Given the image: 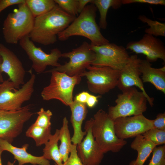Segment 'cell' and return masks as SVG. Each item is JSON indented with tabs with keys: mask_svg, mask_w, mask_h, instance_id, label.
<instances>
[{
	"mask_svg": "<svg viewBox=\"0 0 165 165\" xmlns=\"http://www.w3.org/2000/svg\"><path fill=\"white\" fill-rule=\"evenodd\" d=\"M76 17L66 13L57 4L49 12L35 18L30 39L44 46L55 43L57 35L65 29Z\"/></svg>",
	"mask_w": 165,
	"mask_h": 165,
	"instance_id": "6da1fadb",
	"label": "cell"
},
{
	"mask_svg": "<svg viewBox=\"0 0 165 165\" xmlns=\"http://www.w3.org/2000/svg\"><path fill=\"white\" fill-rule=\"evenodd\" d=\"M97 9L92 4L86 5L79 15L65 29L57 35L61 41H64L74 36L89 39L90 45L100 46L109 42L102 34L96 20Z\"/></svg>",
	"mask_w": 165,
	"mask_h": 165,
	"instance_id": "7a4b0ae2",
	"label": "cell"
},
{
	"mask_svg": "<svg viewBox=\"0 0 165 165\" xmlns=\"http://www.w3.org/2000/svg\"><path fill=\"white\" fill-rule=\"evenodd\" d=\"M35 19L25 2L18 5L17 8L9 13L3 22L2 33L5 42L16 44L29 35L33 28Z\"/></svg>",
	"mask_w": 165,
	"mask_h": 165,
	"instance_id": "3957f363",
	"label": "cell"
},
{
	"mask_svg": "<svg viewBox=\"0 0 165 165\" xmlns=\"http://www.w3.org/2000/svg\"><path fill=\"white\" fill-rule=\"evenodd\" d=\"M92 131L95 141L104 153L117 152L127 144L116 136L114 121L104 110H99L94 115Z\"/></svg>",
	"mask_w": 165,
	"mask_h": 165,
	"instance_id": "277c9868",
	"label": "cell"
},
{
	"mask_svg": "<svg viewBox=\"0 0 165 165\" xmlns=\"http://www.w3.org/2000/svg\"><path fill=\"white\" fill-rule=\"evenodd\" d=\"M122 91L115 101L116 105L108 108V114L112 120L143 114L146 111L148 101L142 92L134 86Z\"/></svg>",
	"mask_w": 165,
	"mask_h": 165,
	"instance_id": "5b68a950",
	"label": "cell"
},
{
	"mask_svg": "<svg viewBox=\"0 0 165 165\" xmlns=\"http://www.w3.org/2000/svg\"><path fill=\"white\" fill-rule=\"evenodd\" d=\"M50 83L44 87L41 93L43 100L57 99L66 106L73 102V93L75 86L81 81L79 75L70 76L64 72H51Z\"/></svg>",
	"mask_w": 165,
	"mask_h": 165,
	"instance_id": "8992f818",
	"label": "cell"
},
{
	"mask_svg": "<svg viewBox=\"0 0 165 165\" xmlns=\"http://www.w3.org/2000/svg\"><path fill=\"white\" fill-rule=\"evenodd\" d=\"M31 74L29 80L21 88L15 89L9 79L0 84V111H14L22 108L24 102L30 100L34 91L35 75Z\"/></svg>",
	"mask_w": 165,
	"mask_h": 165,
	"instance_id": "52a82bcc",
	"label": "cell"
},
{
	"mask_svg": "<svg viewBox=\"0 0 165 165\" xmlns=\"http://www.w3.org/2000/svg\"><path fill=\"white\" fill-rule=\"evenodd\" d=\"M62 57L68 58L69 61L44 72L51 73L57 71L64 72L70 76L79 75L88 66L91 65L95 59L96 54L92 49L90 44L84 41L71 51L62 53Z\"/></svg>",
	"mask_w": 165,
	"mask_h": 165,
	"instance_id": "ba28073f",
	"label": "cell"
},
{
	"mask_svg": "<svg viewBox=\"0 0 165 165\" xmlns=\"http://www.w3.org/2000/svg\"><path fill=\"white\" fill-rule=\"evenodd\" d=\"M79 75L86 76L89 90L92 93L103 95L117 86L119 70L108 67L88 66Z\"/></svg>",
	"mask_w": 165,
	"mask_h": 165,
	"instance_id": "9c48e42d",
	"label": "cell"
},
{
	"mask_svg": "<svg viewBox=\"0 0 165 165\" xmlns=\"http://www.w3.org/2000/svg\"><path fill=\"white\" fill-rule=\"evenodd\" d=\"M33 115L28 105L14 111H0V138L9 143L21 132L24 123Z\"/></svg>",
	"mask_w": 165,
	"mask_h": 165,
	"instance_id": "30bf717a",
	"label": "cell"
},
{
	"mask_svg": "<svg viewBox=\"0 0 165 165\" xmlns=\"http://www.w3.org/2000/svg\"><path fill=\"white\" fill-rule=\"evenodd\" d=\"M91 46L96 54L92 66L108 67L120 71L126 64L130 56L126 48L114 43L109 42L100 46Z\"/></svg>",
	"mask_w": 165,
	"mask_h": 165,
	"instance_id": "8fae6325",
	"label": "cell"
},
{
	"mask_svg": "<svg viewBox=\"0 0 165 165\" xmlns=\"http://www.w3.org/2000/svg\"><path fill=\"white\" fill-rule=\"evenodd\" d=\"M19 42L20 47L31 61L32 68L37 73L44 72L48 66L56 68L61 65L58 61L62 57V53L58 48L52 49L50 53H47L40 47L36 46L29 35L23 38Z\"/></svg>",
	"mask_w": 165,
	"mask_h": 165,
	"instance_id": "7c38bea8",
	"label": "cell"
},
{
	"mask_svg": "<svg viewBox=\"0 0 165 165\" xmlns=\"http://www.w3.org/2000/svg\"><path fill=\"white\" fill-rule=\"evenodd\" d=\"M153 121L143 114L118 118L114 120L115 132L121 139L135 137L153 128Z\"/></svg>",
	"mask_w": 165,
	"mask_h": 165,
	"instance_id": "4fadbf2b",
	"label": "cell"
},
{
	"mask_svg": "<svg viewBox=\"0 0 165 165\" xmlns=\"http://www.w3.org/2000/svg\"><path fill=\"white\" fill-rule=\"evenodd\" d=\"M141 59L136 55L130 56L125 66L120 70L117 86L121 91L128 88L136 86L140 89L144 94L150 105H154V99L147 93L140 75V64Z\"/></svg>",
	"mask_w": 165,
	"mask_h": 165,
	"instance_id": "5bb4252c",
	"label": "cell"
},
{
	"mask_svg": "<svg viewBox=\"0 0 165 165\" xmlns=\"http://www.w3.org/2000/svg\"><path fill=\"white\" fill-rule=\"evenodd\" d=\"M126 48L137 54L145 55L146 60L150 63L155 62L159 59L165 62L164 43L152 35L145 33L140 40L129 42Z\"/></svg>",
	"mask_w": 165,
	"mask_h": 165,
	"instance_id": "9a60e30c",
	"label": "cell"
},
{
	"mask_svg": "<svg viewBox=\"0 0 165 165\" xmlns=\"http://www.w3.org/2000/svg\"><path fill=\"white\" fill-rule=\"evenodd\" d=\"M93 118L86 121V137L77 145L78 155L84 165H99L104 153L95 140L92 131Z\"/></svg>",
	"mask_w": 165,
	"mask_h": 165,
	"instance_id": "2e32d148",
	"label": "cell"
},
{
	"mask_svg": "<svg viewBox=\"0 0 165 165\" xmlns=\"http://www.w3.org/2000/svg\"><path fill=\"white\" fill-rule=\"evenodd\" d=\"M0 55L2 58L1 72H4L14 84L15 88L19 89L20 85L24 84L25 69L16 55L4 45L0 43Z\"/></svg>",
	"mask_w": 165,
	"mask_h": 165,
	"instance_id": "e0dca14e",
	"label": "cell"
},
{
	"mask_svg": "<svg viewBox=\"0 0 165 165\" xmlns=\"http://www.w3.org/2000/svg\"><path fill=\"white\" fill-rule=\"evenodd\" d=\"M28 144L24 145L19 148L13 145L6 140L0 138V151H7L14 156V158L18 162V165H23L30 163L33 165H50L49 160L43 156H33L27 151Z\"/></svg>",
	"mask_w": 165,
	"mask_h": 165,
	"instance_id": "ac0fdd59",
	"label": "cell"
},
{
	"mask_svg": "<svg viewBox=\"0 0 165 165\" xmlns=\"http://www.w3.org/2000/svg\"><path fill=\"white\" fill-rule=\"evenodd\" d=\"M69 106L71 112V121L74 130L71 141L73 144L77 145L86 134L85 130H82V125L87 113V106L86 103L79 102L74 98Z\"/></svg>",
	"mask_w": 165,
	"mask_h": 165,
	"instance_id": "d6986e66",
	"label": "cell"
},
{
	"mask_svg": "<svg viewBox=\"0 0 165 165\" xmlns=\"http://www.w3.org/2000/svg\"><path fill=\"white\" fill-rule=\"evenodd\" d=\"M139 70L142 75L143 82H149L157 90L165 94V67L155 68L146 60H141L140 64Z\"/></svg>",
	"mask_w": 165,
	"mask_h": 165,
	"instance_id": "ffe728a7",
	"label": "cell"
},
{
	"mask_svg": "<svg viewBox=\"0 0 165 165\" xmlns=\"http://www.w3.org/2000/svg\"><path fill=\"white\" fill-rule=\"evenodd\" d=\"M156 146L145 138L142 135L135 137L131 143V148L138 152L136 159L132 160L129 165H143Z\"/></svg>",
	"mask_w": 165,
	"mask_h": 165,
	"instance_id": "44dd1931",
	"label": "cell"
},
{
	"mask_svg": "<svg viewBox=\"0 0 165 165\" xmlns=\"http://www.w3.org/2000/svg\"><path fill=\"white\" fill-rule=\"evenodd\" d=\"M59 130L56 129L54 134L51 135L43 149V156L46 159L52 160L56 165H62L58 143L59 141Z\"/></svg>",
	"mask_w": 165,
	"mask_h": 165,
	"instance_id": "7402d4cb",
	"label": "cell"
},
{
	"mask_svg": "<svg viewBox=\"0 0 165 165\" xmlns=\"http://www.w3.org/2000/svg\"><path fill=\"white\" fill-rule=\"evenodd\" d=\"M90 3L94 4L99 11V26L100 28L103 29L107 28L106 17L109 8L112 7L114 9H117L123 5L122 0H92Z\"/></svg>",
	"mask_w": 165,
	"mask_h": 165,
	"instance_id": "603a6c76",
	"label": "cell"
},
{
	"mask_svg": "<svg viewBox=\"0 0 165 165\" xmlns=\"http://www.w3.org/2000/svg\"><path fill=\"white\" fill-rule=\"evenodd\" d=\"M59 140L61 144L59 148L60 155L63 163L69 157L72 144L71 138L68 128V121L66 117L63 120L62 125L59 130Z\"/></svg>",
	"mask_w": 165,
	"mask_h": 165,
	"instance_id": "cb8c5ba5",
	"label": "cell"
},
{
	"mask_svg": "<svg viewBox=\"0 0 165 165\" xmlns=\"http://www.w3.org/2000/svg\"><path fill=\"white\" fill-rule=\"evenodd\" d=\"M25 3L35 18L49 12L57 5L54 0H25Z\"/></svg>",
	"mask_w": 165,
	"mask_h": 165,
	"instance_id": "d4e9b609",
	"label": "cell"
},
{
	"mask_svg": "<svg viewBox=\"0 0 165 165\" xmlns=\"http://www.w3.org/2000/svg\"><path fill=\"white\" fill-rule=\"evenodd\" d=\"M51 130V127L45 128L33 124L27 130L26 135L34 139L36 146H39L48 141L52 135Z\"/></svg>",
	"mask_w": 165,
	"mask_h": 165,
	"instance_id": "484cf974",
	"label": "cell"
},
{
	"mask_svg": "<svg viewBox=\"0 0 165 165\" xmlns=\"http://www.w3.org/2000/svg\"><path fill=\"white\" fill-rule=\"evenodd\" d=\"M138 19L149 27L145 30V33L153 36H165V23L153 20L144 15H140Z\"/></svg>",
	"mask_w": 165,
	"mask_h": 165,
	"instance_id": "4316f807",
	"label": "cell"
},
{
	"mask_svg": "<svg viewBox=\"0 0 165 165\" xmlns=\"http://www.w3.org/2000/svg\"><path fill=\"white\" fill-rule=\"evenodd\" d=\"M142 135L156 146L165 144V130L153 128Z\"/></svg>",
	"mask_w": 165,
	"mask_h": 165,
	"instance_id": "83f0119b",
	"label": "cell"
},
{
	"mask_svg": "<svg viewBox=\"0 0 165 165\" xmlns=\"http://www.w3.org/2000/svg\"><path fill=\"white\" fill-rule=\"evenodd\" d=\"M64 11L75 17L78 15V0H54Z\"/></svg>",
	"mask_w": 165,
	"mask_h": 165,
	"instance_id": "f1b7e54d",
	"label": "cell"
},
{
	"mask_svg": "<svg viewBox=\"0 0 165 165\" xmlns=\"http://www.w3.org/2000/svg\"><path fill=\"white\" fill-rule=\"evenodd\" d=\"M37 113L38 116L34 124L45 128L51 127L50 119L53 114L50 110L45 111L42 108Z\"/></svg>",
	"mask_w": 165,
	"mask_h": 165,
	"instance_id": "f546056e",
	"label": "cell"
},
{
	"mask_svg": "<svg viewBox=\"0 0 165 165\" xmlns=\"http://www.w3.org/2000/svg\"><path fill=\"white\" fill-rule=\"evenodd\" d=\"M152 156L148 165H165V145L156 146L152 151Z\"/></svg>",
	"mask_w": 165,
	"mask_h": 165,
	"instance_id": "4dcf8cb0",
	"label": "cell"
},
{
	"mask_svg": "<svg viewBox=\"0 0 165 165\" xmlns=\"http://www.w3.org/2000/svg\"><path fill=\"white\" fill-rule=\"evenodd\" d=\"M70 153L68 159L62 165H84L78 155L77 145L72 144Z\"/></svg>",
	"mask_w": 165,
	"mask_h": 165,
	"instance_id": "1f68e13d",
	"label": "cell"
},
{
	"mask_svg": "<svg viewBox=\"0 0 165 165\" xmlns=\"http://www.w3.org/2000/svg\"><path fill=\"white\" fill-rule=\"evenodd\" d=\"M122 1L123 4L138 3L151 5H165V0H122Z\"/></svg>",
	"mask_w": 165,
	"mask_h": 165,
	"instance_id": "d6a6232c",
	"label": "cell"
},
{
	"mask_svg": "<svg viewBox=\"0 0 165 165\" xmlns=\"http://www.w3.org/2000/svg\"><path fill=\"white\" fill-rule=\"evenodd\" d=\"M153 128L165 130V113L158 114L156 118L153 120Z\"/></svg>",
	"mask_w": 165,
	"mask_h": 165,
	"instance_id": "836d02e7",
	"label": "cell"
},
{
	"mask_svg": "<svg viewBox=\"0 0 165 165\" xmlns=\"http://www.w3.org/2000/svg\"><path fill=\"white\" fill-rule=\"evenodd\" d=\"M25 0H0V13L6 8L25 3Z\"/></svg>",
	"mask_w": 165,
	"mask_h": 165,
	"instance_id": "e575fe53",
	"label": "cell"
},
{
	"mask_svg": "<svg viewBox=\"0 0 165 165\" xmlns=\"http://www.w3.org/2000/svg\"><path fill=\"white\" fill-rule=\"evenodd\" d=\"M101 97V95L95 96L90 94L86 102L87 106L90 108L94 107L98 102V99Z\"/></svg>",
	"mask_w": 165,
	"mask_h": 165,
	"instance_id": "d590c367",
	"label": "cell"
},
{
	"mask_svg": "<svg viewBox=\"0 0 165 165\" xmlns=\"http://www.w3.org/2000/svg\"><path fill=\"white\" fill-rule=\"evenodd\" d=\"M90 94L86 91H83L77 94L74 98L80 102L86 103Z\"/></svg>",
	"mask_w": 165,
	"mask_h": 165,
	"instance_id": "8d00e7d4",
	"label": "cell"
},
{
	"mask_svg": "<svg viewBox=\"0 0 165 165\" xmlns=\"http://www.w3.org/2000/svg\"><path fill=\"white\" fill-rule=\"evenodd\" d=\"M92 0H78V12L81 13L83 10L86 5L90 3Z\"/></svg>",
	"mask_w": 165,
	"mask_h": 165,
	"instance_id": "74e56055",
	"label": "cell"
},
{
	"mask_svg": "<svg viewBox=\"0 0 165 165\" xmlns=\"http://www.w3.org/2000/svg\"><path fill=\"white\" fill-rule=\"evenodd\" d=\"M2 62V58L1 56L0 55V82H4V80L2 76V72L1 71L0 67L1 65Z\"/></svg>",
	"mask_w": 165,
	"mask_h": 165,
	"instance_id": "f35d334b",
	"label": "cell"
},
{
	"mask_svg": "<svg viewBox=\"0 0 165 165\" xmlns=\"http://www.w3.org/2000/svg\"><path fill=\"white\" fill-rule=\"evenodd\" d=\"M2 152L0 151V165H2L1 159V155Z\"/></svg>",
	"mask_w": 165,
	"mask_h": 165,
	"instance_id": "ab89813d",
	"label": "cell"
},
{
	"mask_svg": "<svg viewBox=\"0 0 165 165\" xmlns=\"http://www.w3.org/2000/svg\"><path fill=\"white\" fill-rule=\"evenodd\" d=\"M15 162V161H14L13 163H12L9 161H8L7 163V165H14Z\"/></svg>",
	"mask_w": 165,
	"mask_h": 165,
	"instance_id": "60d3db41",
	"label": "cell"
},
{
	"mask_svg": "<svg viewBox=\"0 0 165 165\" xmlns=\"http://www.w3.org/2000/svg\"></svg>",
	"mask_w": 165,
	"mask_h": 165,
	"instance_id": "b9f144b4",
	"label": "cell"
}]
</instances>
